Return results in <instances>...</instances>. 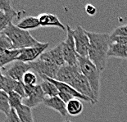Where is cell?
<instances>
[{"label":"cell","mask_w":127,"mask_h":122,"mask_svg":"<svg viewBox=\"0 0 127 122\" xmlns=\"http://www.w3.org/2000/svg\"><path fill=\"white\" fill-rule=\"evenodd\" d=\"M13 49L12 44L9 38L3 34H0V54L7 50Z\"/></svg>","instance_id":"d4e9b609"},{"label":"cell","mask_w":127,"mask_h":122,"mask_svg":"<svg viewBox=\"0 0 127 122\" xmlns=\"http://www.w3.org/2000/svg\"><path fill=\"white\" fill-rule=\"evenodd\" d=\"M84 110V105L80 99L73 98L68 103H66L67 114L72 116H79L82 113Z\"/></svg>","instance_id":"ffe728a7"},{"label":"cell","mask_w":127,"mask_h":122,"mask_svg":"<svg viewBox=\"0 0 127 122\" xmlns=\"http://www.w3.org/2000/svg\"><path fill=\"white\" fill-rule=\"evenodd\" d=\"M117 71L122 91L127 94V59L121 62Z\"/></svg>","instance_id":"7402d4cb"},{"label":"cell","mask_w":127,"mask_h":122,"mask_svg":"<svg viewBox=\"0 0 127 122\" xmlns=\"http://www.w3.org/2000/svg\"><path fill=\"white\" fill-rule=\"evenodd\" d=\"M4 122H21L15 109H11L10 112L5 117Z\"/></svg>","instance_id":"f1b7e54d"},{"label":"cell","mask_w":127,"mask_h":122,"mask_svg":"<svg viewBox=\"0 0 127 122\" xmlns=\"http://www.w3.org/2000/svg\"><path fill=\"white\" fill-rule=\"evenodd\" d=\"M70 85L77 92H79L80 94L91 99L94 102V104H96L98 102L95 97H94L93 90H92L91 86L90 83H89L88 80L84 76L81 72L76 75V77L74 79V80L72 81Z\"/></svg>","instance_id":"9c48e42d"},{"label":"cell","mask_w":127,"mask_h":122,"mask_svg":"<svg viewBox=\"0 0 127 122\" xmlns=\"http://www.w3.org/2000/svg\"><path fill=\"white\" fill-rule=\"evenodd\" d=\"M73 38L75 40V50L78 56L82 58H88L89 49H90V39H89L86 30L81 26H78L73 30Z\"/></svg>","instance_id":"8992f818"},{"label":"cell","mask_w":127,"mask_h":122,"mask_svg":"<svg viewBox=\"0 0 127 122\" xmlns=\"http://www.w3.org/2000/svg\"><path fill=\"white\" fill-rule=\"evenodd\" d=\"M86 34L90 39L88 58L102 73L107 66L108 58L107 53L111 44V34L88 30H86Z\"/></svg>","instance_id":"6da1fadb"},{"label":"cell","mask_w":127,"mask_h":122,"mask_svg":"<svg viewBox=\"0 0 127 122\" xmlns=\"http://www.w3.org/2000/svg\"><path fill=\"white\" fill-rule=\"evenodd\" d=\"M26 12L25 11H15L9 14L2 12L0 11V34H1L5 29L7 28V26L11 22H12V20L15 18H20Z\"/></svg>","instance_id":"2e32d148"},{"label":"cell","mask_w":127,"mask_h":122,"mask_svg":"<svg viewBox=\"0 0 127 122\" xmlns=\"http://www.w3.org/2000/svg\"><path fill=\"white\" fill-rule=\"evenodd\" d=\"M17 26L24 30L29 31L30 30H35L40 27L39 18L36 17H23L21 20L17 24Z\"/></svg>","instance_id":"e0dca14e"},{"label":"cell","mask_w":127,"mask_h":122,"mask_svg":"<svg viewBox=\"0 0 127 122\" xmlns=\"http://www.w3.org/2000/svg\"><path fill=\"white\" fill-rule=\"evenodd\" d=\"M80 73V69L79 64L75 66H70V65H64L59 68L55 80L59 82H63L67 85H71L76 75Z\"/></svg>","instance_id":"8fae6325"},{"label":"cell","mask_w":127,"mask_h":122,"mask_svg":"<svg viewBox=\"0 0 127 122\" xmlns=\"http://www.w3.org/2000/svg\"><path fill=\"white\" fill-rule=\"evenodd\" d=\"M48 45H49L48 43L39 42V44L32 46V47L20 49V54H19L17 61L26 62V63H31V62L36 61L44 53Z\"/></svg>","instance_id":"52a82bcc"},{"label":"cell","mask_w":127,"mask_h":122,"mask_svg":"<svg viewBox=\"0 0 127 122\" xmlns=\"http://www.w3.org/2000/svg\"><path fill=\"white\" fill-rule=\"evenodd\" d=\"M39 58L49 61L59 67L66 65L64 61V57L63 53V44H62V42L57 46H55L52 49L48 50L47 52H44Z\"/></svg>","instance_id":"7c38bea8"},{"label":"cell","mask_w":127,"mask_h":122,"mask_svg":"<svg viewBox=\"0 0 127 122\" xmlns=\"http://www.w3.org/2000/svg\"><path fill=\"white\" fill-rule=\"evenodd\" d=\"M11 109L12 108L9 104L8 94L4 91L0 90V112L7 116L10 112Z\"/></svg>","instance_id":"603a6c76"},{"label":"cell","mask_w":127,"mask_h":122,"mask_svg":"<svg viewBox=\"0 0 127 122\" xmlns=\"http://www.w3.org/2000/svg\"><path fill=\"white\" fill-rule=\"evenodd\" d=\"M111 36H124L127 37V24L117 27L110 34Z\"/></svg>","instance_id":"83f0119b"},{"label":"cell","mask_w":127,"mask_h":122,"mask_svg":"<svg viewBox=\"0 0 127 122\" xmlns=\"http://www.w3.org/2000/svg\"><path fill=\"white\" fill-rule=\"evenodd\" d=\"M44 105L50 109L56 111L62 116L66 117L67 116L66 112V104L58 96L52 97H45L44 101Z\"/></svg>","instance_id":"5bb4252c"},{"label":"cell","mask_w":127,"mask_h":122,"mask_svg":"<svg viewBox=\"0 0 127 122\" xmlns=\"http://www.w3.org/2000/svg\"><path fill=\"white\" fill-rule=\"evenodd\" d=\"M107 57L126 60L127 59V45L119 44V43L111 42L108 53H107Z\"/></svg>","instance_id":"9a60e30c"},{"label":"cell","mask_w":127,"mask_h":122,"mask_svg":"<svg viewBox=\"0 0 127 122\" xmlns=\"http://www.w3.org/2000/svg\"><path fill=\"white\" fill-rule=\"evenodd\" d=\"M24 89H25V97L23 99L24 105L32 109L42 103L44 104L45 95L39 85H24Z\"/></svg>","instance_id":"5b68a950"},{"label":"cell","mask_w":127,"mask_h":122,"mask_svg":"<svg viewBox=\"0 0 127 122\" xmlns=\"http://www.w3.org/2000/svg\"><path fill=\"white\" fill-rule=\"evenodd\" d=\"M78 64H79L80 72L88 80L94 97L98 102L101 72L95 66V65L89 59V58H82V57L78 56Z\"/></svg>","instance_id":"3957f363"},{"label":"cell","mask_w":127,"mask_h":122,"mask_svg":"<svg viewBox=\"0 0 127 122\" xmlns=\"http://www.w3.org/2000/svg\"><path fill=\"white\" fill-rule=\"evenodd\" d=\"M40 77H41V79H43V81L40 83L39 85H40V87H41L43 92H44V95L48 96V97L58 96L59 93V91L54 84H53L52 81H50L46 76L41 75Z\"/></svg>","instance_id":"ac0fdd59"},{"label":"cell","mask_w":127,"mask_h":122,"mask_svg":"<svg viewBox=\"0 0 127 122\" xmlns=\"http://www.w3.org/2000/svg\"><path fill=\"white\" fill-rule=\"evenodd\" d=\"M31 70V66L30 63H26L20 61H16L12 62L9 68L6 70L5 75H7L13 80L22 82L23 77L26 72Z\"/></svg>","instance_id":"30bf717a"},{"label":"cell","mask_w":127,"mask_h":122,"mask_svg":"<svg viewBox=\"0 0 127 122\" xmlns=\"http://www.w3.org/2000/svg\"><path fill=\"white\" fill-rule=\"evenodd\" d=\"M23 97L15 92H11L8 93V100L9 104L12 109H17L20 106L23 104Z\"/></svg>","instance_id":"cb8c5ba5"},{"label":"cell","mask_w":127,"mask_h":122,"mask_svg":"<svg viewBox=\"0 0 127 122\" xmlns=\"http://www.w3.org/2000/svg\"><path fill=\"white\" fill-rule=\"evenodd\" d=\"M85 10L86 13H87L89 16H91V17L94 16L96 14V12H97V8L92 4H87V5H86L85 7Z\"/></svg>","instance_id":"1f68e13d"},{"label":"cell","mask_w":127,"mask_h":122,"mask_svg":"<svg viewBox=\"0 0 127 122\" xmlns=\"http://www.w3.org/2000/svg\"><path fill=\"white\" fill-rule=\"evenodd\" d=\"M38 18L39 21L40 27H57L62 29L63 30H66V27L61 22L58 16L53 13H43L39 15Z\"/></svg>","instance_id":"4fadbf2b"},{"label":"cell","mask_w":127,"mask_h":122,"mask_svg":"<svg viewBox=\"0 0 127 122\" xmlns=\"http://www.w3.org/2000/svg\"><path fill=\"white\" fill-rule=\"evenodd\" d=\"M21 122H34L32 109L22 104L16 109Z\"/></svg>","instance_id":"44dd1931"},{"label":"cell","mask_w":127,"mask_h":122,"mask_svg":"<svg viewBox=\"0 0 127 122\" xmlns=\"http://www.w3.org/2000/svg\"><path fill=\"white\" fill-rule=\"evenodd\" d=\"M22 82L24 85H36V83H37L36 75L34 74V72L30 70V71L26 72L25 75H24Z\"/></svg>","instance_id":"484cf974"},{"label":"cell","mask_w":127,"mask_h":122,"mask_svg":"<svg viewBox=\"0 0 127 122\" xmlns=\"http://www.w3.org/2000/svg\"><path fill=\"white\" fill-rule=\"evenodd\" d=\"M5 81V75L2 74V69L0 68V90H2V87H3V84Z\"/></svg>","instance_id":"d6a6232c"},{"label":"cell","mask_w":127,"mask_h":122,"mask_svg":"<svg viewBox=\"0 0 127 122\" xmlns=\"http://www.w3.org/2000/svg\"><path fill=\"white\" fill-rule=\"evenodd\" d=\"M2 34L9 38L13 49H22L39 44V41L32 36L29 31L18 28L17 25L11 22Z\"/></svg>","instance_id":"7a4b0ae2"},{"label":"cell","mask_w":127,"mask_h":122,"mask_svg":"<svg viewBox=\"0 0 127 122\" xmlns=\"http://www.w3.org/2000/svg\"><path fill=\"white\" fill-rule=\"evenodd\" d=\"M111 42L119 43L127 45V37L124 36H111Z\"/></svg>","instance_id":"4dcf8cb0"},{"label":"cell","mask_w":127,"mask_h":122,"mask_svg":"<svg viewBox=\"0 0 127 122\" xmlns=\"http://www.w3.org/2000/svg\"><path fill=\"white\" fill-rule=\"evenodd\" d=\"M31 70L33 71L37 72L39 75V76L44 75V76L56 80L57 74L60 67L56 66V65L51 63L49 61L42 60V59L38 58L36 61L31 62Z\"/></svg>","instance_id":"ba28073f"},{"label":"cell","mask_w":127,"mask_h":122,"mask_svg":"<svg viewBox=\"0 0 127 122\" xmlns=\"http://www.w3.org/2000/svg\"><path fill=\"white\" fill-rule=\"evenodd\" d=\"M63 122H71V121H70V120H65Z\"/></svg>","instance_id":"836d02e7"},{"label":"cell","mask_w":127,"mask_h":122,"mask_svg":"<svg viewBox=\"0 0 127 122\" xmlns=\"http://www.w3.org/2000/svg\"><path fill=\"white\" fill-rule=\"evenodd\" d=\"M66 37L63 44V53L64 57L65 63L70 66H75L78 65V54L75 50V40L73 38V30L69 25L66 26Z\"/></svg>","instance_id":"277c9868"},{"label":"cell","mask_w":127,"mask_h":122,"mask_svg":"<svg viewBox=\"0 0 127 122\" xmlns=\"http://www.w3.org/2000/svg\"><path fill=\"white\" fill-rule=\"evenodd\" d=\"M58 96L60 97V98L63 100L66 104L68 103V102L71 101V100H72L73 98H75V97L73 96H71V94L66 93H63V92H59Z\"/></svg>","instance_id":"f546056e"},{"label":"cell","mask_w":127,"mask_h":122,"mask_svg":"<svg viewBox=\"0 0 127 122\" xmlns=\"http://www.w3.org/2000/svg\"><path fill=\"white\" fill-rule=\"evenodd\" d=\"M11 4H12V2L9 0H0V11H2L6 14L15 12L16 10L12 8Z\"/></svg>","instance_id":"4316f807"},{"label":"cell","mask_w":127,"mask_h":122,"mask_svg":"<svg viewBox=\"0 0 127 122\" xmlns=\"http://www.w3.org/2000/svg\"><path fill=\"white\" fill-rule=\"evenodd\" d=\"M19 54H20V50L18 49L7 50L2 53L0 54V68H4L6 65L16 61Z\"/></svg>","instance_id":"d6986e66"}]
</instances>
